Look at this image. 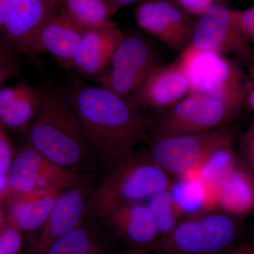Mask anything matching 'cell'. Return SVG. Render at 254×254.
I'll return each mask as SVG.
<instances>
[{"mask_svg": "<svg viewBox=\"0 0 254 254\" xmlns=\"http://www.w3.org/2000/svg\"><path fill=\"white\" fill-rule=\"evenodd\" d=\"M235 139L236 130L226 125L193 134L150 138L148 152L168 175L187 178L199 173L218 152L231 148Z\"/></svg>", "mask_w": 254, "mask_h": 254, "instance_id": "5", "label": "cell"}, {"mask_svg": "<svg viewBox=\"0 0 254 254\" xmlns=\"http://www.w3.org/2000/svg\"><path fill=\"white\" fill-rule=\"evenodd\" d=\"M177 60L190 82V94L243 107L248 85L237 63L225 55L190 45Z\"/></svg>", "mask_w": 254, "mask_h": 254, "instance_id": "6", "label": "cell"}, {"mask_svg": "<svg viewBox=\"0 0 254 254\" xmlns=\"http://www.w3.org/2000/svg\"><path fill=\"white\" fill-rule=\"evenodd\" d=\"M66 95L103 172L149 136L153 122L129 100L101 86H77Z\"/></svg>", "mask_w": 254, "mask_h": 254, "instance_id": "1", "label": "cell"}, {"mask_svg": "<svg viewBox=\"0 0 254 254\" xmlns=\"http://www.w3.org/2000/svg\"><path fill=\"white\" fill-rule=\"evenodd\" d=\"M243 221L237 214L210 212L177 224L160 237L153 252L160 254H225L239 245Z\"/></svg>", "mask_w": 254, "mask_h": 254, "instance_id": "4", "label": "cell"}, {"mask_svg": "<svg viewBox=\"0 0 254 254\" xmlns=\"http://www.w3.org/2000/svg\"><path fill=\"white\" fill-rule=\"evenodd\" d=\"M225 254H254V237L244 243L239 244L233 250Z\"/></svg>", "mask_w": 254, "mask_h": 254, "instance_id": "29", "label": "cell"}, {"mask_svg": "<svg viewBox=\"0 0 254 254\" xmlns=\"http://www.w3.org/2000/svg\"><path fill=\"white\" fill-rule=\"evenodd\" d=\"M59 0H5L0 39L13 54L31 56L37 37Z\"/></svg>", "mask_w": 254, "mask_h": 254, "instance_id": "11", "label": "cell"}, {"mask_svg": "<svg viewBox=\"0 0 254 254\" xmlns=\"http://www.w3.org/2000/svg\"><path fill=\"white\" fill-rule=\"evenodd\" d=\"M242 109L240 105L189 94L153 122L148 138H166L211 131L228 125Z\"/></svg>", "mask_w": 254, "mask_h": 254, "instance_id": "7", "label": "cell"}, {"mask_svg": "<svg viewBox=\"0 0 254 254\" xmlns=\"http://www.w3.org/2000/svg\"><path fill=\"white\" fill-rule=\"evenodd\" d=\"M148 205L158 222L160 237L171 231L178 223L177 216L173 214L180 210L175 204L170 190L150 198Z\"/></svg>", "mask_w": 254, "mask_h": 254, "instance_id": "22", "label": "cell"}, {"mask_svg": "<svg viewBox=\"0 0 254 254\" xmlns=\"http://www.w3.org/2000/svg\"><path fill=\"white\" fill-rule=\"evenodd\" d=\"M85 30L58 8L38 33L32 57L48 53L66 71L73 67V58Z\"/></svg>", "mask_w": 254, "mask_h": 254, "instance_id": "17", "label": "cell"}, {"mask_svg": "<svg viewBox=\"0 0 254 254\" xmlns=\"http://www.w3.org/2000/svg\"><path fill=\"white\" fill-rule=\"evenodd\" d=\"M190 93L188 78L176 60L167 66H157L128 100L138 109L164 113Z\"/></svg>", "mask_w": 254, "mask_h": 254, "instance_id": "15", "label": "cell"}, {"mask_svg": "<svg viewBox=\"0 0 254 254\" xmlns=\"http://www.w3.org/2000/svg\"><path fill=\"white\" fill-rule=\"evenodd\" d=\"M94 187L85 179L60 193L40 231L32 239L26 254H46L55 242L81 225L86 219V207Z\"/></svg>", "mask_w": 254, "mask_h": 254, "instance_id": "12", "label": "cell"}, {"mask_svg": "<svg viewBox=\"0 0 254 254\" xmlns=\"http://www.w3.org/2000/svg\"><path fill=\"white\" fill-rule=\"evenodd\" d=\"M158 66L156 55L145 38L125 36L114 53L108 71L97 78L101 87L128 100Z\"/></svg>", "mask_w": 254, "mask_h": 254, "instance_id": "8", "label": "cell"}, {"mask_svg": "<svg viewBox=\"0 0 254 254\" xmlns=\"http://www.w3.org/2000/svg\"><path fill=\"white\" fill-rule=\"evenodd\" d=\"M170 188L168 174L148 152L133 150L103 172L87 203L86 218L99 220L120 205L150 200Z\"/></svg>", "mask_w": 254, "mask_h": 254, "instance_id": "3", "label": "cell"}, {"mask_svg": "<svg viewBox=\"0 0 254 254\" xmlns=\"http://www.w3.org/2000/svg\"><path fill=\"white\" fill-rule=\"evenodd\" d=\"M117 6L121 8L124 6H127V5H129L133 4V3L136 2H142L143 1H146V0H112Z\"/></svg>", "mask_w": 254, "mask_h": 254, "instance_id": "33", "label": "cell"}, {"mask_svg": "<svg viewBox=\"0 0 254 254\" xmlns=\"http://www.w3.org/2000/svg\"><path fill=\"white\" fill-rule=\"evenodd\" d=\"M85 179L88 178L81 173L53 163L28 143L15 157L7 173L11 193L37 190L63 191Z\"/></svg>", "mask_w": 254, "mask_h": 254, "instance_id": "10", "label": "cell"}, {"mask_svg": "<svg viewBox=\"0 0 254 254\" xmlns=\"http://www.w3.org/2000/svg\"><path fill=\"white\" fill-rule=\"evenodd\" d=\"M13 149L6 130L0 125V173L7 175L13 161Z\"/></svg>", "mask_w": 254, "mask_h": 254, "instance_id": "26", "label": "cell"}, {"mask_svg": "<svg viewBox=\"0 0 254 254\" xmlns=\"http://www.w3.org/2000/svg\"><path fill=\"white\" fill-rule=\"evenodd\" d=\"M190 46L201 50L234 57L244 64L254 59L248 38L240 29L236 10L215 4L195 22Z\"/></svg>", "mask_w": 254, "mask_h": 254, "instance_id": "9", "label": "cell"}, {"mask_svg": "<svg viewBox=\"0 0 254 254\" xmlns=\"http://www.w3.org/2000/svg\"><path fill=\"white\" fill-rule=\"evenodd\" d=\"M3 198H1V197H0V227L4 225L5 220H5L4 213H3L2 208H1V200H2Z\"/></svg>", "mask_w": 254, "mask_h": 254, "instance_id": "36", "label": "cell"}, {"mask_svg": "<svg viewBox=\"0 0 254 254\" xmlns=\"http://www.w3.org/2000/svg\"><path fill=\"white\" fill-rule=\"evenodd\" d=\"M26 132L28 144L41 154L91 180L97 163L66 94L43 91L41 106Z\"/></svg>", "mask_w": 254, "mask_h": 254, "instance_id": "2", "label": "cell"}, {"mask_svg": "<svg viewBox=\"0 0 254 254\" xmlns=\"http://www.w3.org/2000/svg\"><path fill=\"white\" fill-rule=\"evenodd\" d=\"M43 91L25 83L0 88V125L5 128L26 131L36 117Z\"/></svg>", "mask_w": 254, "mask_h": 254, "instance_id": "18", "label": "cell"}, {"mask_svg": "<svg viewBox=\"0 0 254 254\" xmlns=\"http://www.w3.org/2000/svg\"><path fill=\"white\" fill-rule=\"evenodd\" d=\"M240 148L247 171L254 173V125L240 137Z\"/></svg>", "mask_w": 254, "mask_h": 254, "instance_id": "24", "label": "cell"}, {"mask_svg": "<svg viewBox=\"0 0 254 254\" xmlns=\"http://www.w3.org/2000/svg\"><path fill=\"white\" fill-rule=\"evenodd\" d=\"M125 36L114 22L86 30L75 52L72 68L87 78H98L104 74Z\"/></svg>", "mask_w": 254, "mask_h": 254, "instance_id": "16", "label": "cell"}, {"mask_svg": "<svg viewBox=\"0 0 254 254\" xmlns=\"http://www.w3.org/2000/svg\"><path fill=\"white\" fill-rule=\"evenodd\" d=\"M0 66H14L19 68L18 56L13 54L3 44L0 39Z\"/></svg>", "mask_w": 254, "mask_h": 254, "instance_id": "28", "label": "cell"}, {"mask_svg": "<svg viewBox=\"0 0 254 254\" xmlns=\"http://www.w3.org/2000/svg\"><path fill=\"white\" fill-rule=\"evenodd\" d=\"M237 23L249 40L254 41V6L245 10H236Z\"/></svg>", "mask_w": 254, "mask_h": 254, "instance_id": "27", "label": "cell"}, {"mask_svg": "<svg viewBox=\"0 0 254 254\" xmlns=\"http://www.w3.org/2000/svg\"><path fill=\"white\" fill-rule=\"evenodd\" d=\"M136 23L165 46L182 53L191 41L195 22L174 0H146L135 10Z\"/></svg>", "mask_w": 254, "mask_h": 254, "instance_id": "13", "label": "cell"}, {"mask_svg": "<svg viewBox=\"0 0 254 254\" xmlns=\"http://www.w3.org/2000/svg\"><path fill=\"white\" fill-rule=\"evenodd\" d=\"M249 174V176L250 177L251 182H252V185H253V188L254 190V173H251V172L247 171ZM254 210V208L253 209Z\"/></svg>", "mask_w": 254, "mask_h": 254, "instance_id": "37", "label": "cell"}, {"mask_svg": "<svg viewBox=\"0 0 254 254\" xmlns=\"http://www.w3.org/2000/svg\"><path fill=\"white\" fill-rule=\"evenodd\" d=\"M5 0H0V31L2 27L4 21Z\"/></svg>", "mask_w": 254, "mask_h": 254, "instance_id": "35", "label": "cell"}, {"mask_svg": "<svg viewBox=\"0 0 254 254\" xmlns=\"http://www.w3.org/2000/svg\"><path fill=\"white\" fill-rule=\"evenodd\" d=\"M10 193L7 176L0 173V197L6 198Z\"/></svg>", "mask_w": 254, "mask_h": 254, "instance_id": "31", "label": "cell"}, {"mask_svg": "<svg viewBox=\"0 0 254 254\" xmlns=\"http://www.w3.org/2000/svg\"><path fill=\"white\" fill-rule=\"evenodd\" d=\"M116 254H160L152 251L141 250V249L127 248Z\"/></svg>", "mask_w": 254, "mask_h": 254, "instance_id": "32", "label": "cell"}, {"mask_svg": "<svg viewBox=\"0 0 254 254\" xmlns=\"http://www.w3.org/2000/svg\"><path fill=\"white\" fill-rule=\"evenodd\" d=\"M58 6L85 31L110 24V18L120 9L112 0H59Z\"/></svg>", "mask_w": 254, "mask_h": 254, "instance_id": "21", "label": "cell"}, {"mask_svg": "<svg viewBox=\"0 0 254 254\" xmlns=\"http://www.w3.org/2000/svg\"><path fill=\"white\" fill-rule=\"evenodd\" d=\"M190 16H198L206 14L220 0H174Z\"/></svg>", "mask_w": 254, "mask_h": 254, "instance_id": "25", "label": "cell"}, {"mask_svg": "<svg viewBox=\"0 0 254 254\" xmlns=\"http://www.w3.org/2000/svg\"><path fill=\"white\" fill-rule=\"evenodd\" d=\"M18 69V67L14 66H0V88L8 80L17 74Z\"/></svg>", "mask_w": 254, "mask_h": 254, "instance_id": "30", "label": "cell"}, {"mask_svg": "<svg viewBox=\"0 0 254 254\" xmlns=\"http://www.w3.org/2000/svg\"><path fill=\"white\" fill-rule=\"evenodd\" d=\"M113 239L127 248L153 252L160 238L158 222L148 205L127 203L110 210L98 220Z\"/></svg>", "mask_w": 254, "mask_h": 254, "instance_id": "14", "label": "cell"}, {"mask_svg": "<svg viewBox=\"0 0 254 254\" xmlns=\"http://www.w3.org/2000/svg\"><path fill=\"white\" fill-rule=\"evenodd\" d=\"M62 192L37 190L22 193H9L11 199L6 221L23 233L36 231L46 221Z\"/></svg>", "mask_w": 254, "mask_h": 254, "instance_id": "19", "label": "cell"}, {"mask_svg": "<svg viewBox=\"0 0 254 254\" xmlns=\"http://www.w3.org/2000/svg\"><path fill=\"white\" fill-rule=\"evenodd\" d=\"M113 238L97 220L86 218L55 242L46 254H116Z\"/></svg>", "mask_w": 254, "mask_h": 254, "instance_id": "20", "label": "cell"}, {"mask_svg": "<svg viewBox=\"0 0 254 254\" xmlns=\"http://www.w3.org/2000/svg\"><path fill=\"white\" fill-rule=\"evenodd\" d=\"M23 247V232L5 220L0 227V254H21Z\"/></svg>", "mask_w": 254, "mask_h": 254, "instance_id": "23", "label": "cell"}, {"mask_svg": "<svg viewBox=\"0 0 254 254\" xmlns=\"http://www.w3.org/2000/svg\"><path fill=\"white\" fill-rule=\"evenodd\" d=\"M247 98L251 108L254 110V83L250 88H247Z\"/></svg>", "mask_w": 254, "mask_h": 254, "instance_id": "34", "label": "cell"}]
</instances>
